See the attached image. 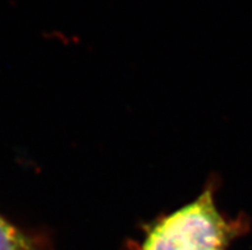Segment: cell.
Segmentation results:
<instances>
[{"label":"cell","instance_id":"cell-1","mask_svg":"<svg viewBox=\"0 0 252 250\" xmlns=\"http://www.w3.org/2000/svg\"><path fill=\"white\" fill-rule=\"evenodd\" d=\"M242 228L218 211L210 188L154 223L140 250H225Z\"/></svg>","mask_w":252,"mask_h":250},{"label":"cell","instance_id":"cell-2","mask_svg":"<svg viewBox=\"0 0 252 250\" xmlns=\"http://www.w3.org/2000/svg\"><path fill=\"white\" fill-rule=\"evenodd\" d=\"M0 250H48L0 216Z\"/></svg>","mask_w":252,"mask_h":250}]
</instances>
